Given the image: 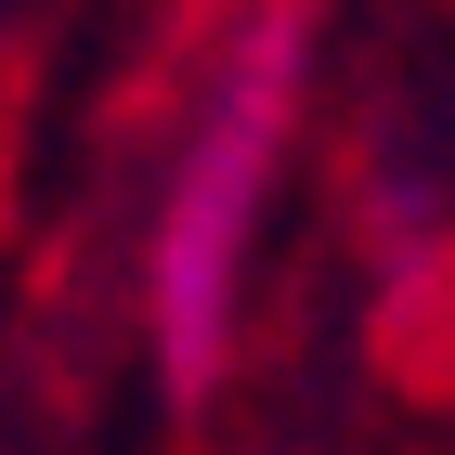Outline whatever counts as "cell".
<instances>
[{"mask_svg": "<svg viewBox=\"0 0 455 455\" xmlns=\"http://www.w3.org/2000/svg\"><path fill=\"white\" fill-rule=\"evenodd\" d=\"M286 131H299V13H260L221 52L209 105L182 117L170 196H156V351L182 390L247 325V260H260V221L286 182Z\"/></svg>", "mask_w": 455, "mask_h": 455, "instance_id": "cell-1", "label": "cell"}]
</instances>
